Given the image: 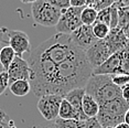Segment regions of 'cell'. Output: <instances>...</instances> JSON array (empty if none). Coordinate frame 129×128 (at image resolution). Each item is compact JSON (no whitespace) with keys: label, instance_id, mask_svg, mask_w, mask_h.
<instances>
[{"label":"cell","instance_id":"6da1fadb","mask_svg":"<svg viewBox=\"0 0 129 128\" xmlns=\"http://www.w3.org/2000/svg\"><path fill=\"white\" fill-rule=\"evenodd\" d=\"M92 74L93 68L87 62L85 52L80 49L64 62L55 66L49 94H56L64 97L72 89L85 87Z\"/></svg>","mask_w":129,"mask_h":128},{"label":"cell","instance_id":"7a4b0ae2","mask_svg":"<svg viewBox=\"0 0 129 128\" xmlns=\"http://www.w3.org/2000/svg\"><path fill=\"white\" fill-rule=\"evenodd\" d=\"M84 88L99 106L122 97L121 88L113 83L111 75H92Z\"/></svg>","mask_w":129,"mask_h":128},{"label":"cell","instance_id":"3957f363","mask_svg":"<svg viewBox=\"0 0 129 128\" xmlns=\"http://www.w3.org/2000/svg\"><path fill=\"white\" fill-rule=\"evenodd\" d=\"M128 108L129 103L121 97L99 106V112L96 118L103 128H114L124 123V116Z\"/></svg>","mask_w":129,"mask_h":128},{"label":"cell","instance_id":"277c9868","mask_svg":"<svg viewBox=\"0 0 129 128\" xmlns=\"http://www.w3.org/2000/svg\"><path fill=\"white\" fill-rule=\"evenodd\" d=\"M31 13L34 22L42 27H56L62 11L50 4L49 0H37L31 4Z\"/></svg>","mask_w":129,"mask_h":128},{"label":"cell","instance_id":"5b68a950","mask_svg":"<svg viewBox=\"0 0 129 128\" xmlns=\"http://www.w3.org/2000/svg\"><path fill=\"white\" fill-rule=\"evenodd\" d=\"M82 10H83V8L70 7L67 10L63 11L62 16H61L56 27H55L57 30V33L70 36L72 32H74L76 29L80 28L82 25V21H81Z\"/></svg>","mask_w":129,"mask_h":128},{"label":"cell","instance_id":"8992f818","mask_svg":"<svg viewBox=\"0 0 129 128\" xmlns=\"http://www.w3.org/2000/svg\"><path fill=\"white\" fill-rule=\"evenodd\" d=\"M63 97L56 94H48L40 97L38 102V109L43 118L48 121H54L58 117V110Z\"/></svg>","mask_w":129,"mask_h":128},{"label":"cell","instance_id":"52a82bcc","mask_svg":"<svg viewBox=\"0 0 129 128\" xmlns=\"http://www.w3.org/2000/svg\"><path fill=\"white\" fill-rule=\"evenodd\" d=\"M9 85L16 81H28L31 82L33 80V73L29 65L28 61L22 59V56H14L12 63L7 70Z\"/></svg>","mask_w":129,"mask_h":128},{"label":"cell","instance_id":"ba28073f","mask_svg":"<svg viewBox=\"0 0 129 128\" xmlns=\"http://www.w3.org/2000/svg\"><path fill=\"white\" fill-rule=\"evenodd\" d=\"M84 52L87 62L89 63V65L93 68V70L103 65L111 56L109 49H108L104 40H97L90 48H88Z\"/></svg>","mask_w":129,"mask_h":128},{"label":"cell","instance_id":"9c48e42d","mask_svg":"<svg viewBox=\"0 0 129 128\" xmlns=\"http://www.w3.org/2000/svg\"><path fill=\"white\" fill-rule=\"evenodd\" d=\"M8 44L13 50L16 56H20L23 53L31 52V43L28 33L20 30L8 31Z\"/></svg>","mask_w":129,"mask_h":128},{"label":"cell","instance_id":"30bf717a","mask_svg":"<svg viewBox=\"0 0 129 128\" xmlns=\"http://www.w3.org/2000/svg\"><path fill=\"white\" fill-rule=\"evenodd\" d=\"M70 38H71L73 43L83 51H86L87 49L90 48L94 43L97 41L96 37L93 33L92 25H84V24H82L78 29H76L74 32H72L70 34Z\"/></svg>","mask_w":129,"mask_h":128},{"label":"cell","instance_id":"8fae6325","mask_svg":"<svg viewBox=\"0 0 129 128\" xmlns=\"http://www.w3.org/2000/svg\"><path fill=\"white\" fill-rule=\"evenodd\" d=\"M104 41L107 44L111 55H113V54L117 53V52L124 50L126 46H127L129 40L125 37L121 29L115 28V29H110L109 33H108V36L104 39Z\"/></svg>","mask_w":129,"mask_h":128},{"label":"cell","instance_id":"7c38bea8","mask_svg":"<svg viewBox=\"0 0 129 128\" xmlns=\"http://www.w3.org/2000/svg\"><path fill=\"white\" fill-rule=\"evenodd\" d=\"M84 95H85V88L84 87H81V88H74V89H72V91H70L63 98L71 104L73 106V108L82 116V118H83L84 120H86L87 118H86V116L84 115L83 109H82V103H83Z\"/></svg>","mask_w":129,"mask_h":128},{"label":"cell","instance_id":"4fadbf2b","mask_svg":"<svg viewBox=\"0 0 129 128\" xmlns=\"http://www.w3.org/2000/svg\"><path fill=\"white\" fill-rule=\"evenodd\" d=\"M82 109H83V113L86 116V118H95L99 112V105L92 96L85 93L83 103H82Z\"/></svg>","mask_w":129,"mask_h":128},{"label":"cell","instance_id":"5bb4252c","mask_svg":"<svg viewBox=\"0 0 129 128\" xmlns=\"http://www.w3.org/2000/svg\"><path fill=\"white\" fill-rule=\"evenodd\" d=\"M58 118L61 119H78V120H84L82 116L78 114L76 110L73 108V106L66 100H62L58 110Z\"/></svg>","mask_w":129,"mask_h":128},{"label":"cell","instance_id":"9a60e30c","mask_svg":"<svg viewBox=\"0 0 129 128\" xmlns=\"http://www.w3.org/2000/svg\"><path fill=\"white\" fill-rule=\"evenodd\" d=\"M9 89L14 96L23 97L31 92V85L28 81H16L9 85Z\"/></svg>","mask_w":129,"mask_h":128},{"label":"cell","instance_id":"2e32d148","mask_svg":"<svg viewBox=\"0 0 129 128\" xmlns=\"http://www.w3.org/2000/svg\"><path fill=\"white\" fill-rule=\"evenodd\" d=\"M14 56H16V54H14L13 50L9 45H6L4 48H1V50H0V63H1L5 72H7L8 68L12 63Z\"/></svg>","mask_w":129,"mask_h":128},{"label":"cell","instance_id":"e0dca14e","mask_svg":"<svg viewBox=\"0 0 129 128\" xmlns=\"http://www.w3.org/2000/svg\"><path fill=\"white\" fill-rule=\"evenodd\" d=\"M54 124L57 128H85V120L78 119H61L57 117Z\"/></svg>","mask_w":129,"mask_h":128},{"label":"cell","instance_id":"ac0fdd59","mask_svg":"<svg viewBox=\"0 0 129 128\" xmlns=\"http://www.w3.org/2000/svg\"><path fill=\"white\" fill-rule=\"evenodd\" d=\"M96 18H97V11H95L92 8L85 7L82 10L81 13V21L82 24L84 25H93L96 22Z\"/></svg>","mask_w":129,"mask_h":128},{"label":"cell","instance_id":"d6986e66","mask_svg":"<svg viewBox=\"0 0 129 128\" xmlns=\"http://www.w3.org/2000/svg\"><path fill=\"white\" fill-rule=\"evenodd\" d=\"M92 28H93L94 36L96 37L97 40H104L105 38L108 36V33H109V31H110L108 25L104 24V23H98V22L94 23L92 25Z\"/></svg>","mask_w":129,"mask_h":128},{"label":"cell","instance_id":"ffe728a7","mask_svg":"<svg viewBox=\"0 0 129 128\" xmlns=\"http://www.w3.org/2000/svg\"><path fill=\"white\" fill-rule=\"evenodd\" d=\"M113 4L114 1H109V0H94V1H86V7L92 8L95 11L99 12L101 10L109 8Z\"/></svg>","mask_w":129,"mask_h":128},{"label":"cell","instance_id":"44dd1931","mask_svg":"<svg viewBox=\"0 0 129 128\" xmlns=\"http://www.w3.org/2000/svg\"><path fill=\"white\" fill-rule=\"evenodd\" d=\"M0 128H18L5 110L0 109Z\"/></svg>","mask_w":129,"mask_h":128},{"label":"cell","instance_id":"7402d4cb","mask_svg":"<svg viewBox=\"0 0 129 128\" xmlns=\"http://www.w3.org/2000/svg\"><path fill=\"white\" fill-rule=\"evenodd\" d=\"M96 22L104 23V24H106V25L109 27V23H110V7L106 8V9H104V10H101L99 12H97Z\"/></svg>","mask_w":129,"mask_h":128},{"label":"cell","instance_id":"603a6c76","mask_svg":"<svg viewBox=\"0 0 129 128\" xmlns=\"http://www.w3.org/2000/svg\"><path fill=\"white\" fill-rule=\"evenodd\" d=\"M111 81L116 86L121 88L122 86L129 84V75L125 74H117V75H111Z\"/></svg>","mask_w":129,"mask_h":128},{"label":"cell","instance_id":"cb8c5ba5","mask_svg":"<svg viewBox=\"0 0 129 128\" xmlns=\"http://www.w3.org/2000/svg\"><path fill=\"white\" fill-rule=\"evenodd\" d=\"M118 25V10H117L116 1H114V4L110 6V23L109 28L115 29Z\"/></svg>","mask_w":129,"mask_h":128},{"label":"cell","instance_id":"d4e9b609","mask_svg":"<svg viewBox=\"0 0 129 128\" xmlns=\"http://www.w3.org/2000/svg\"><path fill=\"white\" fill-rule=\"evenodd\" d=\"M49 1L53 7H55L58 10H61L62 12L67 10L71 7V6H70V0H49Z\"/></svg>","mask_w":129,"mask_h":128},{"label":"cell","instance_id":"484cf974","mask_svg":"<svg viewBox=\"0 0 129 128\" xmlns=\"http://www.w3.org/2000/svg\"><path fill=\"white\" fill-rule=\"evenodd\" d=\"M9 87V80H8V74L7 72L0 74V95L5 93L6 89Z\"/></svg>","mask_w":129,"mask_h":128},{"label":"cell","instance_id":"4316f807","mask_svg":"<svg viewBox=\"0 0 129 128\" xmlns=\"http://www.w3.org/2000/svg\"><path fill=\"white\" fill-rule=\"evenodd\" d=\"M8 31L6 27H0V49L8 44Z\"/></svg>","mask_w":129,"mask_h":128},{"label":"cell","instance_id":"83f0119b","mask_svg":"<svg viewBox=\"0 0 129 128\" xmlns=\"http://www.w3.org/2000/svg\"><path fill=\"white\" fill-rule=\"evenodd\" d=\"M85 128H103L97 118H87L85 120Z\"/></svg>","mask_w":129,"mask_h":128},{"label":"cell","instance_id":"f1b7e54d","mask_svg":"<svg viewBox=\"0 0 129 128\" xmlns=\"http://www.w3.org/2000/svg\"><path fill=\"white\" fill-rule=\"evenodd\" d=\"M70 6L74 8H84L86 7V1H84V0H70Z\"/></svg>","mask_w":129,"mask_h":128},{"label":"cell","instance_id":"f546056e","mask_svg":"<svg viewBox=\"0 0 129 128\" xmlns=\"http://www.w3.org/2000/svg\"><path fill=\"white\" fill-rule=\"evenodd\" d=\"M121 96L126 102L129 103V84L121 87Z\"/></svg>","mask_w":129,"mask_h":128},{"label":"cell","instance_id":"4dcf8cb0","mask_svg":"<svg viewBox=\"0 0 129 128\" xmlns=\"http://www.w3.org/2000/svg\"><path fill=\"white\" fill-rule=\"evenodd\" d=\"M36 128H57L55 126L54 121H49V123H46L44 125H40V126H37Z\"/></svg>","mask_w":129,"mask_h":128},{"label":"cell","instance_id":"1f68e13d","mask_svg":"<svg viewBox=\"0 0 129 128\" xmlns=\"http://www.w3.org/2000/svg\"><path fill=\"white\" fill-rule=\"evenodd\" d=\"M121 31L124 32L125 37H126V38H127V39L129 40V21H128V23H127V24H126L125 27L121 29Z\"/></svg>","mask_w":129,"mask_h":128},{"label":"cell","instance_id":"d6a6232c","mask_svg":"<svg viewBox=\"0 0 129 128\" xmlns=\"http://www.w3.org/2000/svg\"><path fill=\"white\" fill-rule=\"evenodd\" d=\"M124 123L127 124L128 126H129V108H128V110L126 112V114L124 116Z\"/></svg>","mask_w":129,"mask_h":128},{"label":"cell","instance_id":"836d02e7","mask_svg":"<svg viewBox=\"0 0 129 128\" xmlns=\"http://www.w3.org/2000/svg\"><path fill=\"white\" fill-rule=\"evenodd\" d=\"M114 128H129V126H128L127 124H125V123H121V124L117 125V126L114 127Z\"/></svg>","mask_w":129,"mask_h":128},{"label":"cell","instance_id":"e575fe53","mask_svg":"<svg viewBox=\"0 0 129 128\" xmlns=\"http://www.w3.org/2000/svg\"><path fill=\"white\" fill-rule=\"evenodd\" d=\"M0 50H1V49H0ZM4 72H5V70H4V68H2L1 63H0V74H1V73H4Z\"/></svg>","mask_w":129,"mask_h":128},{"label":"cell","instance_id":"d590c367","mask_svg":"<svg viewBox=\"0 0 129 128\" xmlns=\"http://www.w3.org/2000/svg\"><path fill=\"white\" fill-rule=\"evenodd\" d=\"M124 4H125V6H127V7L129 8V0H126V1H124Z\"/></svg>","mask_w":129,"mask_h":128}]
</instances>
